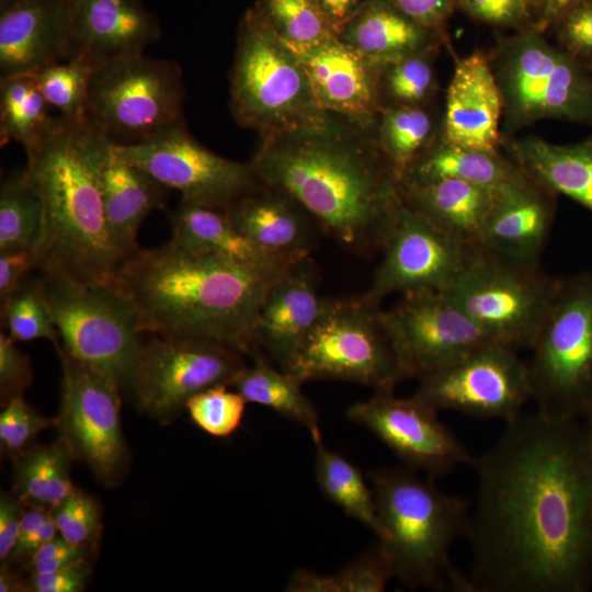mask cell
Here are the masks:
<instances>
[{
	"label": "cell",
	"mask_w": 592,
	"mask_h": 592,
	"mask_svg": "<svg viewBox=\"0 0 592 592\" xmlns=\"http://www.w3.org/2000/svg\"><path fill=\"white\" fill-rule=\"evenodd\" d=\"M43 226L41 197L26 170L0 187V251L36 249Z\"/></svg>",
	"instance_id": "37"
},
{
	"label": "cell",
	"mask_w": 592,
	"mask_h": 592,
	"mask_svg": "<svg viewBox=\"0 0 592 592\" xmlns=\"http://www.w3.org/2000/svg\"><path fill=\"white\" fill-rule=\"evenodd\" d=\"M318 278L311 255L300 259L272 283L261 304L254 345L285 372L322 309Z\"/></svg>",
	"instance_id": "21"
},
{
	"label": "cell",
	"mask_w": 592,
	"mask_h": 592,
	"mask_svg": "<svg viewBox=\"0 0 592 592\" xmlns=\"http://www.w3.org/2000/svg\"><path fill=\"white\" fill-rule=\"evenodd\" d=\"M521 171V168L510 164L494 152L445 143L421 155L403 173L399 183L456 179L498 189Z\"/></svg>",
	"instance_id": "34"
},
{
	"label": "cell",
	"mask_w": 592,
	"mask_h": 592,
	"mask_svg": "<svg viewBox=\"0 0 592 592\" xmlns=\"http://www.w3.org/2000/svg\"><path fill=\"white\" fill-rule=\"evenodd\" d=\"M27 591V582L10 569L7 563H1L0 569V592Z\"/></svg>",
	"instance_id": "57"
},
{
	"label": "cell",
	"mask_w": 592,
	"mask_h": 592,
	"mask_svg": "<svg viewBox=\"0 0 592 592\" xmlns=\"http://www.w3.org/2000/svg\"><path fill=\"white\" fill-rule=\"evenodd\" d=\"M580 0H545V13L547 16H557Z\"/></svg>",
	"instance_id": "58"
},
{
	"label": "cell",
	"mask_w": 592,
	"mask_h": 592,
	"mask_svg": "<svg viewBox=\"0 0 592 592\" xmlns=\"http://www.w3.org/2000/svg\"><path fill=\"white\" fill-rule=\"evenodd\" d=\"M480 247L453 237L402 204L368 288L375 306L391 294L446 291L478 254Z\"/></svg>",
	"instance_id": "17"
},
{
	"label": "cell",
	"mask_w": 592,
	"mask_h": 592,
	"mask_svg": "<svg viewBox=\"0 0 592 592\" xmlns=\"http://www.w3.org/2000/svg\"><path fill=\"white\" fill-rule=\"evenodd\" d=\"M46 102L34 72L0 78V144H21L25 151L50 123Z\"/></svg>",
	"instance_id": "36"
},
{
	"label": "cell",
	"mask_w": 592,
	"mask_h": 592,
	"mask_svg": "<svg viewBox=\"0 0 592 592\" xmlns=\"http://www.w3.org/2000/svg\"><path fill=\"white\" fill-rule=\"evenodd\" d=\"M504 86L512 109L523 118L592 116V91L577 67L535 38L512 50Z\"/></svg>",
	"instance_id": "20"
},
{
	"label": "cell",
	"mask_w": 592,
	"mask_h": 592,
	"mask_svg": "<svg viewBox=\"0 0 592 592\" xmlns=\"http://www.w3.org/2000/svg\"><path fill=\"white\" fill-rule=\"evenodd\" d=\"M93 68L76 60L49 64L34 72L50 107L70 121H87L89 84Z\"/></svg>",
	"instance_id": "41"
},
{
	"label": "cell",
	"mask_w": 592,
	"mask_h": 592,
	"mask_svg": "<svg viewBox=\"0 0 592 592\" xmlns=\"http://www.w3.org/2000/svg\"><path fill=\"white\" fill-rule=\"evenodd\" d=\"M502 96L488 60L473 54L458 61L446 96L445 143L494 152Z\"/></svg>",
	"instance_id": "24"
},
{
	"label": "cell",
	"mask_w": 592,
	"mask_h": 592,
	"mask_svg": "<svg viewBox=\"0 0 592 592\" xmlns=\"http://www.w3.org/2000/svg\"><path fill=\"white\" fill-rule=\"evenodd\" d=\"M37 261L33 249H11L0 251V305L19 289L29 277L32 270H36Z\"/></svg>",
	"instance_id": "51"
},
{
	"label": "cell",
	"mask_w": 592,
	"mask_h": 592,
	"mask_svg": "<svg viewBox=\"0 0 592 592\" xmlns=\"http://www.w3.org/2000/svg\"><path fill=\"white\" fill-rule=\"evenodd\" d=\"M160 34L143 0H62V60L95 68L144 53Z\"/></svg>",
	"instance_id": "19"
},
{
	"label": "cell",
	"mask_w": 592,
	"mask_h": 592,
	"mask_svg": "<svg viewBox=\"0 0 592 592\" xmlns=\"http://www.w3.org/2000/svg\"><path fill=\"white\" fill-rule=\"evenodd\" d=\"M61 365V390L55 426L75 459L102 483L118 485L128 453L121 420L122 392L105 375L55 344Z\"/></svg>",
	"instance_id": "12"
},
{
	"label": "cell",
	"mask_w": 592,
	"mask_h": 592,
	"mask_svg": "<svg viewBox=\"0 0 592 592\" xmlns=\"http://www.w3.org/2000/svg\"><path fill=\"white\" fill-rule=\"evenodd\" d=\"M496 191L456 179L400 183L408 208L437 229L477 246Z\"/></svg>",
	"instance_id": "27"
},
{
	"label": "cell",
	"mask_w": 592,
	"mask_h": 592,
	"mask_svg": "<svg viewBox=\"0 0 592 592\" xmlns=\"http://www.w3.org/2000/svg\"><path fill=\"white\" fill-rule=\"evenodd\" d=\"M62 0H0V78L61 61Z\"/></svg>",
	"instance_id": "26"
},
{
	"label": "cell",
	"mask_w": 592,
	"mask_h": 592,
	"mask_svg": "<svg viewBox=\"0 0 592 592\" xmlns=\"http://www.w3.org/2000/svg\"><path fill=\"white\" fill-rule=\"evenodd\" d=\"M589 447H590L591 471H592V428H591V433L589 435Z\"/></svg>",
	"instance_id": "59"
},
{
	"label": "cell",
	"mask_w": 592,
	"mask_h": 592,
	"mask_svg": "<svg viewBox=\"0 0 592 592\" xmlns=\"http://www.w3.org/2000/svg\"><path fill=\"white\" fill-rule=\"evenodd\" d=\"M257 11L297 55L339 37L316 0H263Z\"/></svg>",
	"instance_id": "38"
},
{
	"label": "cell",
	"mask_w": 592,
	"mask_h": 592,
	"mask_svg": "<svg viewBox=\"0 0 592 592\" xmlns=\"http://www.w3.org/2000/svg\"><path fill=\"white\" fill-rule=\"evenodd\" d=\"M251 164L348 251L371 258L384 250L403 204L387 160L335 136L298 137L262 144Z\"/></svg>",
	"instance_id": "4"
},
{
	"label": "cell",
	"mask_w": 592,
	"mask_h": 592,
	"mask_svg": "<svg viewBox=\"0 0 592 592\" xmlns=\"http://www.w3.org/2000/svg\"><path fill=\"white\" fill-rule=\"evenodd\" d=\"M288 267L253 265L170 240L129 257L117 284L136 305L145 332L213 341L250 356L264 296Z\"/></svg>",
	"instance_id": "2"
},
{
	"label": "cell",
	"mask_w": 592,
	"mask_h": 592,
	"mask_svg": "<svg viewBox=\"0 0 592 592\" xmlns=\"http://www.w3.org/2000/svg\"><path fill=\"white\" fill-rule=\"evenodd\" d=\"M231 387L247 402L266 407L282 417L305 426L312 441L322 437L317 409L301 391V383L276 366L259 349Z\"/></svg>",
	"instance_id": "32"
},
{
	"label": "cell",
	"mask_w": 592,
	"mask_h": 592,
	"mask_svg": "<svg viewBox=\"0 0 592 592\" xmlns=\"http://www.w3.org/2000/svg\"><path fill=\"white\" fill-rule=\"evenodd\" d=\"M50 513L59 535L76 546L93 550L102 530L101 508L95 498L75 488Z\"/></svg>",
	"instance_id": "44"
},
{
	"label": "cell",
	"mask_w": 592,
	"mask_h": 592,
	"mask_svg": "<svg viewBox=\"0 0 592 592\" xmlns=\"http://www.w3.org/2000/svg\"><path fill=\"white\" fill-rule=\"evenodd\" d=\"M61 346L130 395L145 332L141 316L117 283H84L42 273Z\"/></svg>",
	"instance_id": "7"
},
{
	"label": "cell",
	"mask_w": 592,
	"mask_h": 592,
	"mask_svg": "<svg viewBox=\"0 0 592 592\" xmlns=\"http://www.w3.org/2000/svg\"><path fill=\"white\" fill-rule=\"evenodd\" d=\"M505 423L473 465L467 592L577 590L592 551L589 437L537 411Z\"/></svg>",
	"instance_id": "1"
},
{
	"label": "cell",
	"mask_w": 592,
	"mask_h": 592,
	"mask_svg": "<svg viewBox=\"0 0 592 592\" xmlns=\"http://www.w3.org/2000/svg\"><path fill=\"white\" fill-rule=\"evenodd\" d=\"M113 152L181 192L183 201L212 208L228 210L265 187L251 162L232 161L205 148L184 121L138 144H114Z\"/></svg>",
	"instance_id": "13"
},
{
	"label": "cell",
	"mask_w": 592,
	"mask_h": 592,
	"mask_svg": "<svg viewBox=\"0 0 592 592\" xmlns=\"http://www.w3.org/2000/svg\"><path fill=\"white\" fill-rule=\"evenodd\" d=\"M515 156L536 182L592 212V138L573 145L528 138L515 146Z\"/></svg>",
	"instance_id": "30"
},
{
	"label": "cell",
	"mask_w": 592,
	"mask_h": 592,
	"mask_svg": "<svg viewBox=\"0 0 592 592\" xmlns=\"http://www.w3.org/2000/svg\"><path fill=\"white\" fill-rule=\"evenodd\" d=\"M301 384L342 380L394 391L405 379L379 306L362 295L325 297L320 315L286 371Z\"/></svg>",
	"instance_id": "8"
},
{
	"label": "cell",
	"mask_w": 592,
	"mask_h": 592,
	"mask_svg": "<svg viewBox=\"0 0 592 592\" xmlns=\"http://www.w3.org/2000/svg\"><path fill=\"white\" fill-rule=\"evenodd\" d=\"M338 36L365 4L364 0H316Z\"/></svg>",
	"instance_id": "56"
},
{
	"label": "cell",
	"mask_w": 592,
	"mask_h": 592,
	"mask_svg": "<svg viewBox=\"0 0 592 592\" xmlns=\"http://www.w3.org/2000/svg\"><path fill=\"white\" fill-rule=\"evenodd\" d=\"M478 18L498 24H509L523 19L532 0H463Z\"/></svg>",
	"instance_id": "52"
},
{
	"label": "cell",
	"mask_w": 592,
	"mask_h": 592,
	"mask_svg": "<svg viewBox=\"0 0 592 592\" xmlns=\"http://www.w3.org/2000/svg\"><path fill=\"white\" fill-rule=\"evenodd\" d=\"M390 2L417 24L429 26L446 16L453 0H390Z\"/></svg>",
	"instance_id": "54"
},
{
	"label": "cell",
	"mask_w": 592,
	"mask_h": 592,
	"mask_svg": "<svg viewBox=\"0 0 592 592\" xmlns=\"http://www.w3.org/2000/svg\"><path fill=\"white\" fill-rule=\"evenodd\" d=\"M318 104L366 124L377 109L376 67L341 38L300 55Z\"/></svg>",
	"instance_id": "23"
},
{
	"label": "cell",
	"mask_w": 592,
	"mask_h": 592,
	"mask_svg": "<svg viewBox=\"0 0 592 592\" xmlns=\"http://www.w3.org/2000/svg\"><path fill=\"white\" fill-rule=\"evenodd\" d=\"M91 553L69 543L58 534L37 550L27 566L31 573L52 572L88 560Z\"/></svg>",
	"instance_id": "50"
},
{
	"label": "cell",
	"mask_w": 592,
	"mask_h": 592,
	"mask_svg": "<svg viewBox=\"0 0 592 592\" xmlns=\"http://www.w3.org/2000/svg\"><path fill=\"white\" fill-rule=\"evenodd\" d=\"M0 309L2 326L15 342L47 339L59 343L39 277H27Z\"/></svg>",
	"instance_id": "40"
},
{
	"label": "cell",
	"mask_w": 592,
	"mask_h": 592,
	"mask_svg": "<svg viewBox=\"0 0 592 592\" xmlns=\"http://www.w3.org/2000/svg\"><path fill=\"white\" fill-rule=\"evenodd\" d=\"M230 107L263 144L284 138L333 137L330 114L318 104L301 58L260 13L247 12L230 72Z\"/></svg>",
	"instance_id": "6"
},
{
	"label": "cell",
	"mask_w": 592,
	"mask_h": 592,
	"mask_svg": "<svg viewBox=\"0 0 592 592\" xmlns=\"http://www.w3.org/2000/svg\"><path fill=\"white\" fill-rule=\"evenodd\" d=\"M546 190L523 170L498 187L480 248L509 261L538 264L554 219Z\"/></svg>",
	"instance_id": "22"
},
{
	"label": "cell",
	"mask_w": 592,
	"mask_h": 592,
	"mask_svg": "<svg viewBox=\"0 0 592 592\" xmlns=\"http://www.w3.org/2000/svg\"><path fill=\"white\" fill-rule=\"evenodd\" d=\"M530 350L531 399L538 413L569 420L592 405V272L561 278Z\"/></svg>",
	"instance_id": "9"
},
{
	"label": "cell",
	"mask_w": 592,
	"mask_h": 592,
	"mask_svg": "<svg viewBox=\"0 0 592 592\" xmlns=\"http://www.w3.org/2000/svg\"><path fill=\"white\" fill-rule=\"evenodd\" d=\"M180 67L144 53L93 68L87 121L116 145L138 144L183 122Z\"/></svg>",
	"instance_id": "10"
},
{
	"label": "cell",
	"mask_w": 592,
	"mask_h": 592,
	"mask_svg": "<svg viewBox=\"0 0 592 592\" xmlns=\"http://www.w3.org/2000/svg\"><path fill=\"white\" fill-rule=\"evenodd\" d=\"M561 278L539 264L478 254L444 293L490 341L531 349Z\"/></svg>",
	"instance_id": "11"
},
{
	"label": "cell",
	"mask_w": 592,
	"mask_h": 592,
	"mask_svg": "<svg viewBox=\"0 0 592 592\" xmlns=\"http://www.w3.org/2000/svg\"><path fill=\"white\" fill-rule=\"evenodd\" d=\"M413 395L439 412L453 410L508 422L531 399L527 364L514 348L488 341L420 378Z\"/></svg>",
	"instance_id": "15"
},
{
	"label": "cell",
	"mask_w": 592,
	"mask_h": 592,
	"mask_svg": "<svg viewBox=\"0 0 592 592\" xmlns=\"http://www.w3.org/2000/svg\"><path fill=\"white\" fill-rule=\"evenodd\" d=\"M114 143L88 121L53 116L26 150L43 206L36 270L84 283H117L128 259L104 218L102 177Z\"/></svg>",
	"instance_id": "3"
},
{
	"label": "cell",
	"mask_w": 592,
	"mask_h": 592,
	"mask_svg": "<svg viewBox=\"0 0 592 592\" xmlns=\"http://www.w3.org/2000/svg\"><path fill=\"white\" fill-rule=\"evenodd\" d=\"M339 38L376 67L391 65L415 54L422 43L421 25L396 8L366 2Z\"/></svg>",
	"instance_id": "31"
},
{
	"label": "cell",
	"mask_w": 592,
	"mask_h": 592,
	"mask_svg": "<svg viewBox=\"0 0 592 592\" xmlns=\"http://www.w3.org/2000/svg\"><path fill=\"white\" fill-rule=\"evenodd\" d=\"M91 567L82 560L66 568L46 572L31 573L27 591L32 592H81L90 579Z\"/></svg>",
	"instance_id": "49"
},
{
	"label": "cell",
	"mask_w": 592,
	"mask_h": 592,
	"mask_svg": "<svg viewBox=\"0 0 592 592\" xmlns=\"http://www.w3.org/2000/svg\"><path fill=\"white\" fill-rule=\"evenodd\" d=\"M383 536L395 578L408 589L467 592L466 576L449 551L464 535L470 503L441 490L415 470L382 468L368 473Z\"/></svg>",
	"instance_id": "5"
},
{
	"label": "cell",
	"mask_w": 592,
	"mask_h": 592,
	"mask_svg": "<svg viewBox=\"0 0 592 592\" xmlns=\"http://www.w3.org/2000/svg\"><path fill=\"white\" fill-rule=\"evenodd\" d=\"M55 425V419L47 418L32 408L23 397L10 400L0 413V446L2 454L16 458L33 446L37 435Z\"/></svg>",
	"instance_id": "45"
},
{
	"label": "cell",
	"mask_w": 592,
	"mask_h": 592,
	"mask_svg": "<svg viewBox=\"0 0 592 592\" xmlns=\"http://www.w3.org/2000/svg\"><path fill=\"white\" fill-rule=\"evenodd\" d=\"M346 415L376 435L406 467L431 478L475 463L476 457L440 420L439 411L414 395L399 398L394 391H375L353 403Z\"/></svg>",
	"instance_id": "18"
},
{
	"label": "cell",
	"mask_w": 592,
	"mask_h": 592,
	"mask_svg": "<svg viewBox=\"0 0 592 592\" xmlns=\"http://www.w3.org/2000/svg\"><path fill=\"white\" fill-rule=\"evenodd\" d=\"M315 478L321 492L348 516L369 528L378 539L383 528L372 487L361 470L341 454L314 440Z\"/></svg>",
	"instance_id": "35"
},
{
	"label": "cell",
	"mask_w": 592,
	"mask_h": 592,
	"mask_svg": "<svg viewBox=\"0 0 592 592\" xmlns=\"http://www.w3.org/2000/svg\"><path fill=\"white\" fill-rule=\"evenodd\" d=\"M387 88L390 95L402 105H413L429 93L433 73L430 64L412 54L390 65Z\"/></svg>",
	"instance_id": "46"
},
{
	"label": "cell",
	"mask_w": 592,
	"mask_h": 592,
	"mask_svg": "<svg viewBox=\"0 0 592 592\" xmlns=\"http://www.w3.org/2000/svg\"><path fill=\"white\" fill-rule=\"evenodd\" d=\"M23 503L13 494L0 497V560L5 562L11 555L22 524Z\"/></svg>",
	"instance_id": "53"
},
{
	"label": "cell",
	"mask_w": 592,
	"mask_h": 592,
	"mask_svg": "<svg viewBox=\"0 0 592 592\" xmlns=\"http://www.w3.org/2000/svg\"><path fill=\"white\" fill-rule=\"evenodd\" d=\"M167 187L144 169L112 152L102 177L104 218L114 244L127 257L140 248L137 234L143 220L163 208Z\"/></svg>",
	"instance_id": "28"
},
{
	"label": "cell",
	"mask_w": 592,
	"mask_h": 592,
	"mask_svg": "<svg viewBox=\"0 0 592 592\" xmlns=\"http://www.w3.org/2000/svg\"><path fill=\"white\" fill-rule=\"evenodd\" d=\"M31 358L23 353L7 332H0V399L2 407L10 400L23 397L32 384Z\"/></svg>",
	"instance_id": "48"
},
{
	"label": "cell",
	"mask_w": 592,
	"mask_h": 592,
	"mask_svg": "<svg viewBox=\"0 0 592 592\" xmlns=\"http://www.w3.org/2000/svg\"><path fill=\"white\" fill-rule=\"evenodd\" d=\"M50 510L27 506L24 510L16 544L7 559V565L29 562L37 550L58 535Z\"/></svg>",
	"instance_id": "47"
},
{
	"label": "cell",
	"mask_w": 592,
	"mask_h": 592,
	"mask_svg": "<svg viewBox=\"0 0 592 592\" xmlns=\"http://www.w3.org/2000/svg\"><path fill=\"white\" fill-rule=\"evenodd\" d=\"M382 319L406 378L420 379L490 341L440 291L405 293Z\"/></svg>",
	"instance_id": "16"
},
{
	"label": "cell",
	"mask_w": 592,
	"mask_h": 592,
	"mask_svg": "<svg viewBox=\"0 0 592 592\" xmlns=\"http://www.w3.org/2000/svg\"><path fill=\"white\" fill-rule=\"evenodd\" d=\"M392 578L391 562L377 543L335 573L321 574L320 588L321 592H382Z\"/></svg>",
	"instance_id": "43"
},
{
	"label": "cell",
	"mask_w": 592,
	"mask_h": 592,
	"mask_svg": "<svg viewBox=\"0 0 592 592\" xmlns=\"http://www.w3.org/2000/svg\"><path fill=\"white\" fill-rule=\"evenodd\" d=\"M243 355L213 341L156 335L143 344L130 395L141 412L171 420L197 392L231 386L248 365Z\"/></svg>",
	"instance_id": "14"
},
{
	"label": "cell",
	"mask_w": 592,
	"mask_h": 592,
	"mask_svg": "<svg viewBox=\"0 0 592 592\" xmlns=\"http://www.w3.org/2000/svg\"><path fill=\"white\" fill-rule=\"evenodd\" d=\"M430 116L413 105L386 111L380 124V144L399 182L408 168L421 156L431 134Z\"/></svg>",
	"instance_id": "39"
},
{
	"label": "cell",
	"mask_w": 592,
	"mask_h": 592,
	"mask_svg": "<svg viewBox=\"0 0 592 592\" xmlns=\"http://www.w3.org/2000/svg\"><path fill=\"white\" fill-rule=\"evenodd\" d=\"M75 459L60 437L49 445H33L14 458V493L26 506L53 510L76 488L70 478Z\"/></svg>",
	"instance_id": "33"
},
{
	"label": "cell",
	"mask_w": 592,
	"mask_h": 592,
	"mask_svg": "<svg viewBox=\"0 0 592 592\" xmlns=\"http://www.w3.org/2000/svg\"><path fill=\"white\" fill-rule=\"evenodd\" d=\"M227 385H216L204 389L185 403L192 422L205 433L215 437H228L242 423L246 399Z\"/></svg>",
	"instance_id": "42"
},
{
	"label": "cell",
	"mask_w": 592,
	"mask_h": 592,
	"mask_svg": "<svg viewBox=\"0 0 592 592\" xmlns=\"http://www.w3.org/2000/svg\"><path fill=\"white\" fill-rule=\"evenodd\" d=\"M565 35L574 48L592 52V3L573 9L566 21Z\"/></svg>",
	"instance_id": "55"
},
{
	"label": "cell",
	"mask_w": 592,
	"mask_h": 592,
	"mask_svg": "<svg viewBox=\"0 0 592 592\" xmlns=\"http://www.w3.org/2000/svg\"><path fill=\"white\" fill-rule=\"evenodd\" d=\"M170 219L171 240L185 249L269 269H285L296 262L277 259L260 249L236 228L227 210L182 200Z\"/></svg>",
	"instance_id": "29"
},
{
	"label": "cell",
	"mask_w": 592,
	"mask_h": 592,
	"mask_svg": "<svg viewBox=\"0 0 592 592\" xmlns=\"http://www.w3.org/2000/svg\"><path fill=\"white\" fill-rule=\"evenodd\" d=\"M227 214L255 246L289 262L311 255L321 232L294 198L270 186L240 200Z\"/></svg>",
	"instance_id": "25"
}]
</instances>
